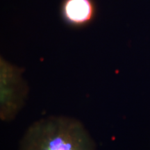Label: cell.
<instances>
[{
    "label": "cell",
    "mask_w": 150,
    "mask_h": 150,
    "mask_svg": "<svg viewBox=\"0 0 150 150\" xmlns=\"http://www.w3.org/2000/svg\"><path fill=\"white\" fill-rule=\"evenodd\" d=\"M20 150H96V145L81 122L51 116L29 127L20 141Z\"/></svg>",
    "instance_id": "obj_1"
},
{
    "label": "cell",
    "mask_w": 150,
    "mask_h": 150,
    "mask_svg": "<svg viewBox=\"0 0 150 150\" xmlns=\"http://www.w3.org/2000/svg\"><path fill=\"white\" fill-rule=\"evenodd\" d=\"M23 69L0 58V116L4 121L13 120L24 107L29 87L22 76Z\"/></svg>",
    "instance_id": "obj_2"
},
{
    "label": "cell",
    "mask_w": 150,
    "mask_h": 150,
    "mask_svg": "<svg viewBox=\"0 0 150 150\" xmlns=\"http://www.w3.org/2000/svg\"><path fill=\"white\" fill-rule=\"evenodd\" d=\"M96 0H62L59 15L62 22L73 29H81L91 25L98 15Z\"/></svg>",
    "instance_id": "obj_3"
}]
</instances>
